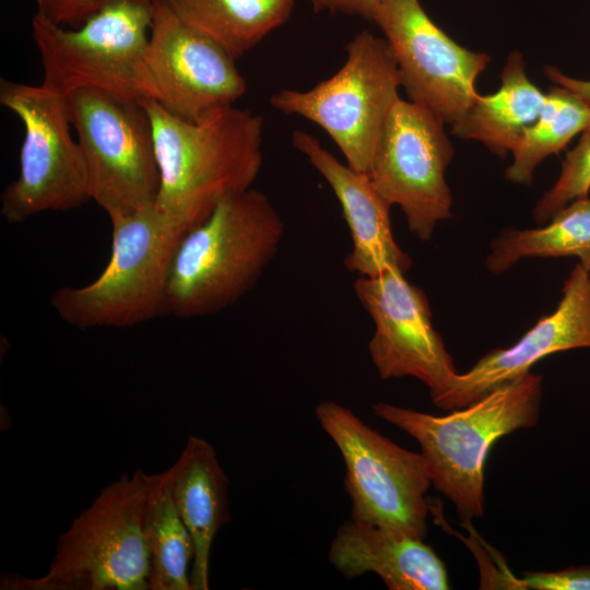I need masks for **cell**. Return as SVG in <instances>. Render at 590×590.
Segmentation results:
<instances>
[{"label": "cell", "instance_id": "6da1fadb", "mask_svg": "<svg viewBox=\"0 0 590 590\" xmlns=\"http://www.w3.org/2000/svg\"><path fill=\"white\" fill-rule=\"evenodd\" d=\"M160 170L155 205L186 233L251 188L263 163V118L229 106L189 121L144 99Z\"/></svg>", "mask_w": 590, "mask_h": 590}, {"label": "cell", "instance_id": "7a4b0ae2", "mask_svg": "<svg viewBox=\"0 0 590 590\" xmlns=\"http://www.w3.org/2000/svg\"><path fill=\"white\" fill-rule=\"evenodd\" d=\"M283 234L282 217L263 192L249 188L222 200L176 248L167 314L197 318L234 305L259 281Z\"/></svg>", "mask_w": 590, "mask_h": 590}, {"label": "cell", "instance_id": "3957f363", "mask_svg": "<svg viewBox=\"0 0 590 590\" xmlns=\"http://www.w3.org/2000/svg\"><path fill=\"white\" fill-rule=\"evenodd\" d=\"M542 392V376L529 371L442 416L386 402L375 403L373 412L418 442L432 484L470 522L484 515V465L492 446L538 424Z\"/></svg>", "mask_w": 590, "mask_h": 590}, {"label": "cell", "instance_id": "277c9868", "mask_svg": "<svg viewBox=\"0 0 590 590\" xmlns=\"http://www.w3.org/2000/svg\"><path fill=\"white\" fill-rule=\"evenodd\" d=\"M162 473L122 474L58 536L42 577H1L2 590H150L146 521Z\"/></svg>", "mask_w": 590, "mask_h": 590}, {"label": "cell", "instance_id": "5b68a950", "mask_svg": "<svg viewBox=\"0 0 590 590\" xmlns=\"http://www.w3.org/2000/svg\"><path fill=\"white\" fill-rule=\"evenodd\" d=\"M111 253L90 284L63 286L51 306L67 323L80 328H125L167 312L170 263L186 234L155 203L130 214L108 216Z\"/></svg>", "mask_w": 590, "mask_h": 590}, {"label": "cell", "instance_id": "8992f818", "mask_svg": "<svg viewBox=\"0 0 590 590\" xmlns=\"http://www.w3.org/2000/svg\"><path fill=\"white\" fill-rule=\"evenodd\" d=\"M152 0H107L81 26L69 28L38 13L31 22L34 44L48 88L68 95L95 88L148 99L144 52Z\"/></svg>", "mask_w": 590, "mask_h": 590}, {"label": "cell", "instance_id": "52a82bcc", "mask_svg": "<svg viewBox=\"0 0 590 590\" xmlns=\"http://www.w3.org/2000/svg\"><path fill=\"white\" fill-rule=\"evenodd\" d=\"M345 51L344 63L332 76L306 91H278L270 104L319 126L346 164L366 174L402 79L387 40L369 31L356 34Z\"/></svg>", "mask_w": 590, "mask_h": 590}, {"label": "cell", "instance_id": "ba28073f", "mask_svg": "<svg viewBox=\"0 0 590 590\" xmlns=\"http://www.w3.org/2000/svg\"><path fill=\"white\" fill-rule=\"evenodd\" d=\"M0 104L24 126L19 175L0 197L2 217L17 224L91 200L82 151L71 134L67 96L44 84L1 78Z\"/></svg>", "mask_w": 590, "mask_h": 590}, {"label": "cell", "instance_id": "9c48e42d", "mask_svg": "<svg viewBox=\"0 0 590 590\" xmlns=\"http://www.w3.org/2000/svg\"><path fill=\"white\" fill-rule=\"evenodd\" d=\"M66 96L91 200L108 216L154 204L160 170L143 101L95 88L75 90Z\"/></svg>", "mask_w": 590, "mask_h": 590}, {"label": "cell", "instance_id": "30bf717a", "mask_svg": "<svg viewBox=\"0 0 590 590\" xmlns=\"http://www.w3.org/2000/svg\"><path fill=\"white\" fill-rule=\"evenodd\" d=\"M315 412L344 460L351 519L425 539L432 481L423 456L400 447L339 403L320 402Z\"/></svg>", "mask_w": 590, "mask_h": 590}, {"label": "cell", "instance_id": "8fae6325", "mask_svg": "<svg viewBox=\"0 0 590 590\" xmlns=\"http://www.w3.org/2000/svg\"><path fill=\"white\" fill-rule=\"evenodd\" d=\"M444 123L427 107L399 97L366 173L379 194L401 208L410 231L423 241L451 215L445 173L455 150Z\"/></svg>", "mask_w": 590, "mask_h": 590}, {"label": "cell", "instance_id": "7c38bea8", "mask_svg": "<svg viewBox=\"0 0 590 590\" xmlns=\"http://www.w3.org/2000/svg\"><path fill=\"white\" fill-rule=\"evenodd\" d=\"M151 9L143 61L148 98L189 121L234 106L247 86L236 59L181 20L165 0H152Z\"/></svg>", "mask_w": 590, "mask_h": 590}, {"label": "cell", "instance_id": "4fadbf2b", "mask_svg": "<svg viewBox=\"0 0 590 590\" xmlns=\"http://www.w3.org/2000/svg\"><path fill=\"white\" fill-rule=\"evenodd\" d=\"M385 35L410 101L445 123L458 121L477 96L475 81L491 58L449 37L420 0H380L375 21Z\"/></svg>", "mask_w": 590, "mask_h": 590}, {"label": "cell", "instance_id": "5bb4252c", "mask_svg": "<svg viewBox=\"0 0 590 590\" xmlns=\"http://www.w3.org/2000/svg\"><path fill=\"white\" fill-rule=\"evenodd\" d=\"M354 291L375 323L368 352L379 377H414L428 388L432 400L444 393L458 371L433 326L423 290L390 269L376 276H358Z\"/></svg>", "mask_w": 590, "mask_h": 590}, {"label": "cell", "instance_id": "9a60e30c", "mask_svg": "<svg viewBox=\"0 0 590 590\" xmlns=\"http://www.w3.org/2000/svg\"><path fill=\"white\" fill-rule=\"evenodd\" d=\"M590 349V286L578 262L564 282L555 310L541 317L514 345L494 349L455 377L433 403L445 411L467 406L495 388L516 380L557 352Z\"/></svg>", "mask_w": 590, "mask_h": 590}, {"label": "cell", "instance_id": "2e32d148", "mask_svg": "<svg viewBox=\"0 0 590 590\" xmlns=\"http://www.w3.org/2000/svg\"><path fill=\"white\" fill-rule=\"evenodd\" d=\"M292 144L323 177L341 205L352 239L346 269L359 276H376L390 269L408 272L412 260L393 237L391 205L367 174L341 163L307 131L295 130Z\"/></svg>", "mask_w": 590, "mask_h": 590}, {"label": "cell", "instance_id": "e0dca14e", "mask_svg": "<svg viewBox=\"0 0 590 590\" xmlns=\"http://www.w3.org/2000/svg\"><path fill=\"white\" fill-rule=\"evenodd\" d=\"M329 562L345 578L376 574L390 590H447L445 563L424 539L351 519L337 531Z\"/></svg>", "mask_w": 590, "mask_h": 590}, {"label": "cell", "instance_id": "ac0fdd59", "mask_svg": "<svg viewBox=\"0 0 590 590\" xmlns=\"http://www.w3.org/2000/svg\"><path fill=\"white\" fill-rule=\"evenodd\" d=\"M165 472L176 510L194 544L191 590H208L212 543L229 521L228 479L213 446L192 435Z\"/></svg>", "mask_w": 590, "mask_h": 590}, {"label": "cell", "instance_id": "d6986e66", "mask_svg": "<svg viewBox=\"0 0 590 590\" xmlns=\"http://www.w3.org/2000/svg\"><path fill=\"white\" fill-rule=\"evenodd\" d=\"M499 88L475 97L465 114L451 126V133L476 140L494 154L512 153L526 130L539 118L546 93L527 75L521 52L511 51L500 73Z\"/></svg>", "mask_w": 590, "mask_h": 590}, {"label": "cell", "instance_id": "ffe728a7", "mask_svg": "<svg viewBox=\"0 0 590 590\" xmlns=\"http://www.w3.org/2000/svg\"><path fill=\"white\" fill-rule=\"evenodd\" d=\"M187 24L235 59L290 19L295 0H165Z\"/></svg>", "mask_w": 590, "mask_h": 590}, {"label": "cell", "instance_id": "44dd1931", "mask_svg": "<svg viewBox=\"0 0 590 590\" xmlns=\"http://www.w3.org/2000/svg\"><path fill=\"white\" fill-rule=\"evenodd\" d=\"M486 267L494 274L509 270L527 257H576L590 268V198L574 200L556 212L547 225L530 229L508 228L489 245Z\"/></svg>", "mask_w": 590, "mask_h": 590}, {"label": "cell", "instance_id": "7402d4cb", "mask_svg": "<svg viewBox=\"0 0 590 590\" xmlns=\"http://www.w3.org/2000/svg\"><path fill=\"white\" fill-rule=\"evenodd\" d=\"M589 126L590 107L566 87L554 84L539 118L512 151L514 160L505 177L515 184L531 185L536 166L558 154Z\"/></svg>", "mask_w": 590, "mask_h": 590}, {"label": "cell", "instance_id": "603a6c76", "mask_svg": "<svg viewBox=\"0 0 590 590\" xmlns=\"http://www.w3.org/2000/svg\"><path fill=\"white\" fill-rule=\"evenodd\" d=\"M150 590H191L194 544L174 505L166 472L153 495L146 521Z\"/></svg>", "mask_w": 590, "mask_h": 590}, {"label": "cell", "instance_id": "cb8c5ba5", "mask_svg": "<svg viewBox=\"0 0 590 590\" xmlns=\"http://www.w3.org/2000/svg\"><path fill=\"white\" fill-rule=\"evenodd\" d=\"M590 191V126L581 133L577 144L562 163L555 184L539 199L532 215L543 225L556 212L574 200L588 197Z\"/></svg>", "mask_w": 590, "mask_h": 590}, {"label": "cell", "instance_id": "d4e9b609", "mask_svg": "<svg viewBox=\"0 0 590 590\" xmlns=\"http://www.w3.org/2000/svg\"><path fill=\"white\" fill-rule=\"evenodd\" d=\"M519 580L522 589L590 590V565L553 571H526Z\"/></svg>", "mask_w": 590, "mask_h": 590}, {"label": "cell", "instance_id": "484cf974", "mask_svg": "<svg viewBox=\"0 0 590 590\" xmlns=\"http://www.w3.org/2000/svg\"><path fill=\"white\" fill-rule=\"evenodd\" d=\"M107 0H36L37 12L55 24L76 28Z\"/></svg>", "mask_w": 590, "mask_h": 590}, {"label": "cell", "instance_id": "4316f807", "mask_svg": "<svg viewBox=\"0 0 590 590\" xmlns=\"http://www.w3.org/2000/svg\"><path fill=\"white\" fill-rule=\"evenodd\" d=\"M380 0H309L315 12H340L375 21Z\"/></svg>", "mask_w": 590, "mask_h": 590}, {"label": "cell", "instance_id": "83f0119b", "mask_svg": "<svg viewBox=\"0 0 590 590\" xmlns=\"http://www.w3.org/2000/svg\"><path fill=\"white\" fill-rule=\"evenodd\" d=\"M544 73L553 84L566 87L590 107V80L573 78L552 66H546Z\"/></svg>", "mask_w": 590, "mask_h": 590}, {"label": "cell", "instance_id": "f1b7e54d", "mask_svg": "<svg viewBox=\"0 0 590 590\" xmlns=\"http://www.w3.org/2000/svg\"><path fill=\"white\" fill-rule=\"evenodd\" d=\"M587 273H588V281H589V286H590V268L587 270Z\"/></svg>", "mask_w": 590, "mask_h": 590}]
</instances>
